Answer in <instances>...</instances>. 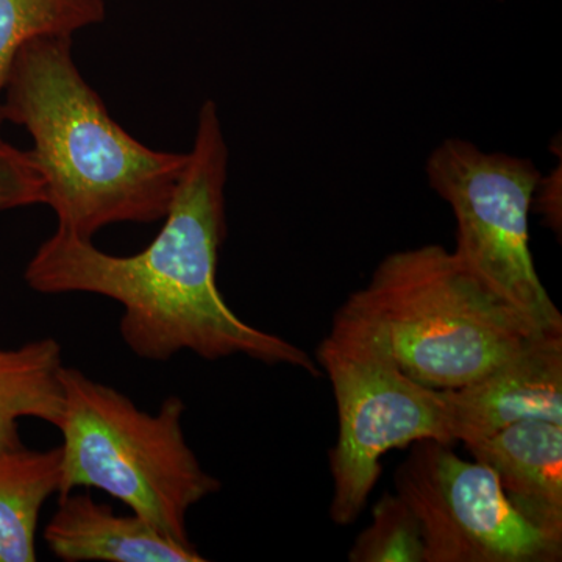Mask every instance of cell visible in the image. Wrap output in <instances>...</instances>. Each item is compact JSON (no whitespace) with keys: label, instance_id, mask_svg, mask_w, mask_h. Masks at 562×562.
Returning a JSON list of instances; mask_svg holds the SVG:
<instances>
[{"label":"cell","instance_id":"obj_4","mask_svg":"<svg viewBox=\"0 0 562 562\" xmlns=\"http://www.w3.org/2000/svg\"><path fill=\"white\" fill-rule=\"evenodd\" d=\"M350 299L382 325L402 371L438 391L475 382L536 333L438 244L387 255Z\"/></svg>","mask_w":562,"mask_h":562},{"label":"cell","instance_id":"obj_3","mask_svg":"<svg viewBox=\"0 0 562 562\" xmlns=\"http://www.w3.org/2000/svg\"><path fill=\"white\" fill-rule=\"evenodd\" d=\"M63 436L60 495L92 487L117 498L162 535L194 546L188 514L221 491L183 431V398L169 395L157 413L90 379L77 368L61 369Z\"/></svg>","mask_w":562,"mask_h":562},{"label":"cell","instance_id":"obj_14","mask_svg":"<svg viewBox=\"0 0 562 562\" xmlns=\"http://www.w3.org/2000/svg\"><path fill=\"white\" fill-rule=\"evenodd\" d=\"M351 562H427L419 519L397 494L386 492L372 509V522L358 535Z\"/></svg>","mask_w":562,"mask_h":562},{"label":"cell","instance_id":"obj_10","mask_svg":"<svg viewBox=\"0 0 562 562\" xmlns=\"http://www.w3.org/2000/svg\"><path fill=\"white\" fill-rule=\"evenodd\" d=\"M44 542L65 562H203L195 546L162 535L138 514L114 513L88 492L58 497V508L44 527Z\"/></svg>","mask_w":562,"mask_h":562},{"label":"cell","instance_id":"obj_11","mask_svg":"<svg viewBox=\"0 0 562 562\" xmlns=\"http://www.w3.org/2000/svg\"><path fill=\"white\" fill-rule=\"evenodd\" d=\"M63 366L61 346L54 338L0 349V452L24 446L22 419L60 425Z\"/></svg>","mask_w":562,"mask_h":562},{"label":"cell","instance_id":"obj_8","mask_svg":"<svg viewBox=\"0 0 562 562\" xmlns=\"http://www.w3.org/2000/svg\"><path fill=\"white\" fill-rule=\"evenodd\" d=\"M454 443L482 441L516 422L562 424V331H536L475 382L442 391Z\"/></svg>","mask_w":562,"mask_h":562},{"label":"cell","instance_id":"obj_13","mask_svg":"<svg viewBox=\"0 0 562 562\" xmlns=\"http://www.w3.org/2000/svg\"><path fill=\"white\" fill-rule=\"evenodd\" d=\"M105 18V0H0V144L3 90L18 52L36 38H72Z\"/></svg>","mask_w":562,"mask_h":562},{"label":"cell","instance_id":"obj_1","mask_svg":"<svg viewBox=\"0 0 562 562\" xmlns=\"http://www.w3.org/2000/svg\"><path fill=\"white\" fill-rule=\"evenodd\" d=\"M228 160L220 110L203 102L187 169L157 238L139 254L116 257L57 231L29 261L25 283L40 294L79 292L120 303L122 341L140 360L166 362L181 351L209 361L243 355L319 376L305 350L251 327L222 297L217 266L227 236Z\"/></svg>","mask_w":562,"mask_h":562},{"label":"cell","instance_id":"obj_12","mask_svg":"<svg viewBox=\"0 0 562 562\" xmlns=\"http://www.w3.org/2000/svg\"><path fill=\"white\" fill-rule=\"evenodd\" d=\"M60 484V446L0 452V562L36 561L41 509Z\"/></svg>","mask_w":562,"mask_h":562},{"label":"cell","instance_id":"obj_6","mask_svg":"<svg viewBox=\"0 0 562 562\" xmlns=\"http://www.w3.org/2000/svg\"><path fill=\"white\" fill-rule=\"evenodd\" d=\"M428 184L452 210L458 261L535 331H562V314L536 271L532 199L542 173L530 158L441 140L425 162Z\"/></svg>","mask_w":562,"mask_h":562},{"label":"cell","instance_id":"obj_5","mask_svg":"<svg viewBox=\"0 0 562 562\" xmlns=\"http://www.w3.org/2000/svg\"><path fill=\"white\" fill-rule=\"evenodd\" d=\"M338 408L330 450V519L353 524L382 475V458L424 439L454 443L443 392L406 375L390 338L371 314L347 299L317 347Z\"/></svg>","mask_w":562,"mask_h":562},{"label":"cell","instance_id":"obj_7","mask_svg":"<svg viewBox=\"0 0 562 562\" xmlns=\"http://www.w3.org/2000/svg\"><path fill=\"white\" fill-rule=\"evenodd\" d=\"M395 494L419 519L427 562H558L547 541L506 501L497 476L453 443L424 439L394 475Z\"/></svg>","mask_w":562,"mask_h":562},{"label":"cell","instance_id":"obj_15","mask_svg":"<svg viewBox=\"0 0 562 562\" xmlns=\"http://www.w3.org/2000/svg\"><path fill=\"white\" fill-rule=\"evenodd\" d=\"M44 187L27 151L0 144V213L22 206L44 205Z\"/></svg>","mask_w":562,"mask_h":562},{"label":"cell","instance_id":"obj_17","mask_svg":"<svg viewBox=\"0 0 562 562\" xmlns=\"http://www.w3.org/2000/svg\"><path fill=\"white\" fill-rule=\"evenodd\" d=\"M498 2H502V0H498Z\"/></svg>","mask_w":562,"mask_h":562},{"label":"cell","instance_id":"obj_2","mask_svg":"<svg viewBox=\"0 0 562 562\" xmlns=\"http://www.w3.org/2000/svg\"><path fill=\"white\" fill-rule=\"evenodd\" d=\"M2 117L32 136L27 155L57 231L92 241L109 225L165 220L188 154L149 149L125 132L74 63L72 38H36L18 52Z\"/></svg>","mask_w":562,"mask_h":562},{"label":"cell","instance_id":"obj_9","mask_svg":"<svg viewBox=\"0 0 562 562\" xmlns=\"http://www.w3.org/2000/svg\"><path fill=\"white\" fill-rule=\"evenodd\" d=\"M464 447L495 473L525 522L562 547V424L520 420Z\"/></svg>","mask_w":562,"mask_h":562},{"label":"cell","instance_id":"obj_16","mask_svg":"<svg viewBox=\"0 0 562 562\" xmlns=\"http://www.w3.org/2000/svg\"><path fill=\"white\" fill-rule=\"evenodd\" d=\"M532 206H538L546 224L558 236L562 232V205H561V165L550 176H541L538 188H536Z\"/></svg>","mask_w":562,"mask_h":562}]
</instances>
